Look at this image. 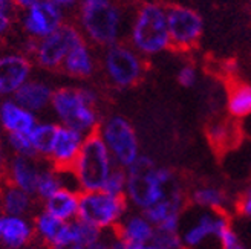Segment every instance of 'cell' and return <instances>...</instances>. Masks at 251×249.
I'll return each instance as SVG.
<instances>
[{"label":"cell","mask_w":251,"mask_h":249,"mask_svg":"<svg viewBox=\"0 0 251 249\" xmlns=\"http://www.w3.org/2000/svg\"><path fill=\"white\" fill-rule=\"evenodd\" d=\"M126 173L127 183L124 196L141 211L158 204L167 194L170 185L176 181L169 168L156 167L147 156H138L135 162L126 168Z\"/></svg>","instance_id":"cell-1"},{"label":"cell","mask_w":251,"mask_h":249,"mask_svg":"<svg viewBox=\"0 0 251 249\" xmlns=\"http://www.w3.org/2000/svg\"><path fill=\"white\" fill-rule=\"evenodd\" d=\"M117 165L98 130L86 135L81 150L69 173L80 193L100 191Z\"/></svg>","instance_id":"cell-2"},{"label":"cell","mask_w":251,"mask_h":249,"mask_svg":"<svg viewBox=\"0 0 251 249\" xmlns=\"http://www.w3.org/2000/svg\"><path fill=\"white\" fill-rule=\"evenodd\" d=\"M97 96L91 91L61 87L52 92L51 104L61 126L89 135L100 129L101 122L95 110Z\"/></svg>","instance_id":"cell-3"},{"label":"cell","mask_w":251,"mask_h":249,"mask_svg":"<svg viewBox=\"0 0 251 249\" xmlns=\"http://www.w3.org/2000/svg\"><path fill=\"white\" fill-rule=\"evenodd\" d=\"M132 42L138 51L147 55L170 47L164 6L158 3H143L140 6L132 29Z\"/></svg>","instance_id":"cell-4"},{"label":"cell","mask_w":251,"mask_h":249,"mask_svg":"<svg viewBox=\"0 0 251 249\" xmlns=\"http://www.w3.org/2000/svg\"><path fill=\"white\" fill-rule=\"evenodd\" d=\"M127 211L126 196H114L103 190L80 193L78 217L100 231L117 228Z\"/></svg>","instance_id":"cell-5"},{"label":"cell","mask_w":251,"mask_h":249,"mask_svg":"<svg viewBox=\"0 0 251 249\" xmlns=\"http://www.w3.org/2000/svg\"><path fill=\"white\" fill-rule=\"evenodd\" d=\"M117 167L129 168L140 156V144L132 124L123 116H112L98 129Z\"/></svg>","instance_id":"cell-6"},{"label":"cell","mask_w":251,"mask_h":249,"mask_svg":"<svg viewBox=\"0 0 251 249\" xmlns=\"http://www.w3.org/2000/svg\"><path fill=\"white\" fill-rule=\"evenodd\" d=\"M170 47L175 51H190L196 47L204 31V20L196 9L184 5H166Z\"/></svg>","instance_id":"cell-7"},{"label":"cell","mask_w":251,"mask_h":249,"mask_svg":"<svg viewBox=\"0 0 251 249\" xmlns=\"http://www.w3.org/2000/svg\"><path fill=\"white\" fill-rule=\"evenodd\" d=\"M81 20L89 37L98 45H112L117 40L120 12L109 0H83Z\"/></svg>","instance_id":"cell-8"},{"label":"cell","mask_w":251,"mask_h":249,"mask_svg":"<svg viewBox=\"0 0 251 249\" xmlns=\"http://www.w3.org/2000/svg\"><path fill=\"white\" fill-rule=\"evenodd\" d=\"M106 70L117 87H133L143 80V61L133 51L121 45L110 46L106 55Z\"/></svg>","instance_id":"cell-9"},{"label":"cell","mask_w":251,"mask_h":249,"mask_svg":"<svg viewBox=\"0 0 251 249\" xmlns=\"http://www.w3.org/2000/svg\"><path fill=\"white\" fill-rule=\"evenodd\" d=\"M81 42L83 39L77 29L71 24H63L52 34H49L40 45L37 60L45 69H58L63 65V60L66 58L68 52Z\"/></svg>","instance_id":"cell-10"},{"label":"cell","mask_w":251,"mask_h":249,"mask_svg":"<svg viewBox=\"0 0 251 249\" xmlns=\"http://www.w3.org/2000/svg\"><path fill=\"white\" fill-rule=\"evenodd\" d=\"M227 225H230V220L225 213H218L211 209L202 213L181 235L182 249H202L211 239L219 240L221 231Z\"/></svg>","instance_id":"cell-11"},{"label":"cell","mask_w":251,"mask_h":249,"mask_svg":"<svg viewBox=\"0 0 251 249\" xmlns=\"http://www.w3.org/2000/svg\"><path fill=\"white\" fill-rule=\"evenodd\" d=\"M86 135L69 129L66 126H58L55 141L52 144L51 153L48 159L51 165L58 171H69L77 159Z\"/></svg>","instance_id":"cell-12"},{"label":"cell","mask_w":251,"mask_h":249,"mask_svg":"<svg viewBox=\"0 0 251 249\" xmlns=\"http://www.w3.org/2000/svg\"><path fill=\"white\" fill-rule=\"evenodd\" d=\"M205 136L213 152L218 155L236 148L242 142V130L234 118L215 119L208 122L205 127Z\"/></svg>","instance_id":"cell-13"},{"label":"cell","mask_w":251,"mask_h":249,"mask_svg":"<svg viewBox=\"0 0 251 249\" xmlns=\"http://www.w3.org/2000/svg\"><path fill=\"white\" fill-rule=\"evenodd\" d=\"M42 168L35 162V158L26 156H14L6 167L8 183L14 185L17 188L26 191L31 196H35L37 182H39Z\"/></svg>","instance_id":"cell-14"},{"label":"cell","mask_w":251,"mask_h":249,"mask_svg":"<svg viewBox=\"0 0 251 249\" xmlns=\"http://www.w3.org/2000/svg\"><path fill=\"white\" fill-rule=\"evenodd\" d=\"M31 70L29 61L20 55L0 58V95L16 93L26 83Z\"/></svg>","instance_id":"cell-15"},{"label":"cell","mask_w":251,"mask_h":249,"mask_svg":"<svg viewBox=\"0 0 251 249\" xmlns=\"http://www.w3.org/2000/svg\"><path fill=\"white\" fill-rule=\"evenodd\" d=\"M35 235L34 225L23 216H2L0 242L9 249L28 248Z\"/></svg>","instance_id":"cell-16"},{"label":"cell","mask_w":251,"mask_h":249,"mask_svg":"<svg viewBox=\"0 0 251 249\" xmlns=\"http://www.w3.org/2000/svg\"><path fill=\"white\" fill-rule=\"evenodd\" d=\"M0 126L8 135H29L37 126V119L32 112L16 101H3L0 104Z\"/></svg>","instance_id":"cell-17"},{"label":"cell","mask_w":251,"mask_h":249,"mask_svg":"<svg viewBox=\"0 0 251 249\" xmlns=\"http://www.w3.org/2000/svg\"><path fill=\"white\" fill-rule=\"evenodd\" d=\"M34 232L49 249H54L55 246L61 245L71 237V229H69V222L60 220L54 216H51L46 211L35 217L32 222Z\"/></svg>","instance_id":"cell-18"},{"label":"cell","mask_w":251,"mask_h":249,"mask_svg":"<svg viewBox=\"0 0 251 249\" xmlns=\"http://www.w3.org/2000/svg\"><path fill=\"white\" fill-rule=\"evenodd\" d=\"M45 202L46 213L51 216L72 222L78 217V206H80V191L71 186H63L57 193H54L51 197H48Z\"/></svg>","instance_id":"cell-19"},{"label":"cell","mask_w":251,"mask_h":249,"mask_svg":"<svg viewBox=\"0 0 251 249\" xmlns=\"http://www.w3.org/2000/svg\"><path fill=\"white\" fill-rule=\"evenodd\" d=\"M61 16L55 5L49 2H39L29 9L25 20L26 29L35 35H49L60 28Z\"/></svg>","instance_id":"cell-20"},{"label":"cell","mask_w":251,"mask_h":249,"mask_svg":"<svg viewBox=\"0 0 251 249\" xmlns=\"http://www.w3.org/2000/svg\"><path fill=\"white\" fill-rule=\"evenodd\" d=\"M117 237L124 243H140L149 245L152 243L155 235V226L150 223L144 214H135L126 217L118 223Z\"/></svg>","instance_id":"cell-21"},{"label":"cell","mask_w":251,"mask_h":249,"mask_svg":"<svg viewBox=\"0 0 251 249\" xmlns=\"http://www.w3.org/2000/svg\"><path fill=\"white\" fill-rule=\"evenodd\" d=\"M51 99L52 91L45 83L39 81H26L14 93V101L32 113L43 110L48 104H51Z\"/></svg>","instance_id":"cell-22"},{"label":"cell","mask_w":251,"mask_h":249,"mask_svg":"<svg viewBox=\"0 0 251 249\" xmlns=\"http://www.w3.org/2000/svg\"><path fill=\"white\" fill-rule=\"evenodd\" d=\"M227 110L231 118L241 119L251 115V84L230 80L227 84Z\"/></svg>","instance_id":"cell-23"},{"label":"cell","mask_w":251,"mask_h":249,"mask_svg":"<svg viewBox=\"0 0 251 249\" xmlns=\"http://www.w3.org/2000/svg\"><path fill=\"white\" fill-rule=\"evenodd\" d=\"M32 197L26 191H23L14 185H6V188L0 193V208L3 211V216H23L32 208Z\"/></svg>","instance_id":"cell-24"},{"label":"cell","mask_w":251,"mask_h":249,"mask_svg":"<svg viewBox=\"0 0 251 249\" xmlns=\"http://www.w3.org/2000/svg\"><path fill=\"white\" fill-rule=\"evenodd\" d=\"M63 69L66 73L77 78H86L92 73V60L87 54V49L84 46V42L75 45L68 52L65 61H63Z\"/></svg>","instance_id":"cell-25"},{"label":"cell","mask_w":251,"mask_h":249,"mask_svg":"<svg viewBox=\"0 0 251 249\" xmlns=\"http://www.w3.org/2000/svg\"><path fill=\"white\" fill-rule=\"evenodd\" d=\"M57 130H58V124H51V122L39 124L37 122V126L29 133V139L34 147L35 156H42V158L48 159L49 153H51L52 144L55 141Z\"/></svg>","instance_id":"cell-26"},{"label":"cell","mask_w":251,"mask_h":249,"mask_svg":"<svg viewBox=\"0 0 251 249\" xmlns=\"http://www.w3.org/2000/svg\"><path fill=\"white\" fill-rule=\"evenodd\" d=\"M190 201L198 206L218 211V213H225L224 205L227 202V194L216 186H199V188L193 190Z\"/></svg>","instance_id":"cell-27"},{"label":"cell","mask_w":251,"mask_h":249,"mask_svg":"<svg viewBox=\"0 0 251 249\" xmlns=\"http://www.w3.org/2000/svg\"><path fill=\"white\" fill-rule=\"evenodd\" d=\"M63 171L55 170L54 167L51 168H42L39 182H37V190H35V196L40 197L42 201H46L48 197H51L54 193H57L60 188L66 186V183L63 182Z\"/></svg>","instance_id":"cell-28"},{"label":"cell","mask_w":251,"mask_h":249,"mask_svg":"<svg viewBox=\"0 0 251 249\" xmlns=\"http://www.w3.org/2000/svg\"><path fill=\"white\" fill-rule=\"evenodd\" d=\"M69 229H71V239L77 240L83 246H89L103 239V231H100L98 228L89 225V223H86L80 219L69 222Z\"/></svg>","instance_id":"cell-29"},{"label":"cell","mask_w":251,"mask_h":249,"mask_svg":"<svg viewBox=\"0 0 251 249\" xmlns=\"http://www.w3.org/2000/svg\"><path fill=\"white\" fill-rule=\"evenodd\" d=\"M126 183H127V173H126V168L121 167H115L112 170L110 176L107 178L103 191L114 194V196H124L126 193Z\"/></svg>","instance_id":"cell-30"},{"label":"cell","mask_w":251,"mask_h":249,"mask_svg":"<svg viewBox=\"0 0 251 249\" xmlns=\"http://www.w3.org/2000/svg\"><path fill=\"white\" fill-rule=\"evenodd\" d=\"M8 144L14 150L16 156H26V158H35L34 147L31 144L29 135H8Z\"/></svg>","instance_id":"cell-31"},{"label":"cell","mask_w":251,"mask_h":249,"mask_svg":"<svg viewBox=\"0 0 251 249\" xmlns=\"http://www.w3.org/2000/svg\"><path fill=\"white\" fill-rule=\"evenodd\" d=\"M152 243L166 248V249H182V242L179 232H169V231H161L155 228V235Z\"/></svg>","instance_id":"cell-32"},{"label":"cell","mask_w":251,"mask_h":249,"mask_svg":"<svg viewBox=\"0 0 251 249\" xmlns=\"http://www.w3.org/2000/svg\"><path fill=\"white\" fill-rule=\"evenodd\" d=\"M234 208H236V213L239 216L251 220V185H248L247 188L237 196L234 202Z\"/></svg>","instance_id":"cell-33"},{"label":"cell","mask_w":251,"mask_h":249,"mask_svg":"<svg viewBox=\"0 0 251 249\" xmlns=\"http://www.w3.org/2000/svg\"><path fill=\"white\" fill-rule=\"evenodd\" d=\"M196 78H198V73H196L195 66H192V65L182 66L181 70L178 72V83L182 87H192V86H195Z\"/></svg>","instance_id":"cell-34"},{"label":"cell","mask_w":251,"mask_h":249,"mask_svg":"<svg viewBox=\"0 0 251 249\" xmlns=\"http://www.w3.org/2000/svg\"><path fill=\"white\" fill-rule=\"evenodd\" d=\"M54 249H86V246H83L81 243H78L77 240H74V239H68L66 242H63L61 245L55 246Z\"/></svg>","instance_id":"cell-35"},{"label":"cell","mask_w":251,"mask_h":249,"mask_svg":"<svg viewBox=\"0 0 251 249\" xmlns=\"http://www.w3.org/2000/svg\"><path fill=\"white\" fill-rule=\"evenodd\" d=\"M12 5H14L16 8L19 9H26V8H32L34 5L39 3V0H11Z\"/></svg>","instance_id":"cell-36"},{"label":"cell","mask_w":251,"mask_h":249,"mask_svg":"<svg viewBox=\"0 0 251 249\" xmlns=\"http://www.w3.org/2000/svg\"><path fill=\"white\" fill-rule=\"evenodd\" d=\"M106 249H126V243L117 237L115 240L107 242V246H106Z\"/></svg>","instance_id":"cell-37"},{"label":"cell","mask_w":251,"mask_h":249,"mask_svg":"<svg viewBox=\"0 0 251 249\" xmlns=\"http://www.w3.org/2000/svg\"><path fill=\"white\" fill-rule=\"evenodd\" d=\"M106 246H107V242H104L101 239V240H98V242H95V243H92L89 246H86V249H106Z\"/></svg>","instance_id":"cell-38"},{"label":"cell","mask_w":251,"mask_h":249,"mask_svg":"<svg viewBox=\"0 0 251 249\" xmlns=\"http://www.w3.org/2000/svg\"><path fill=\"white\" fill-rule=\"evenodd\" d=\"M6 26H8V19H6V16L3 14V12L0 11V34L6 29Z\"/></svg>","instance_id":"cell-39"},{"label":"cell","mask_w":251,"mask_h":249,"mask_svg":"<svg viewBox=\"0 0 251 249\" xmlns=\"http://www.w3.org/2000/svg\"><path fill=\"white\" fill-rule=\"evenodd\" d=\"M6 170V159H5V153L2 150V147H0V174Z\"/></svg>","instance_id":"cell-40"},{"label":"cell","mask_w":251,"mask_h":249,"mask_svg":"<svg viewBox=\"0 0 251 249\" xmlns=\"http://www.w3.org/2000/svg\"><path fill=\"white\" fill-rule=\"evenodd\" d=\"M49 3H52V5H61V6H66V5H71L74 3L75 0H48Z\"/></svg>","instance_id":"cell-41"},{"label":"cell","mask_w":251,"mask_h":249,"mask_svg":"<svg viewBox=\"0 0 251 249\" xmlns=\"http://www.w3.org/2000/svg\"><path fill=\"white\" fill-rule=\"evenodd\" d=\"M126 249H147V245H140V243H126Z\"/></svg>","instance_id":"cell-42"},{"label":"cell","mask_w":251,"mask_h":249,"mask_svg":"<svg viewBox=\"0 0 251 249\" xmlns=\"http://www.w3.org/2000/svg\"><path fill=\"white\" fill-rule=\"evenodd\" d=\"M225 249H247L241 242H237V243H234L233 246H230V248H225Z\"/></svg>","instance_id":"cell-43"},{"label":"cell","mask_w":251,"mask_h":249,"mask_svg":"<svg viewBox=\"0 0 251 249\" xmlns=\"http://www.w3.org/2000/svg\"><path fill=\"white\" fill-rule=\"evenodd\" d=\"M147 249H166V248H161V246H158L155 243H149L147 245Z\"/></svg>","instance_id":"cell-44"},{"label":"cell","mask_w":251,"mask_h":249,"mask_svg":"<svg viewBox=\"0 0 251 249\" xmlns=\"http://www.w3.org/2000/svg\"><path fill=\"white\" fill-rule=\"evenodd\" d=\"M6 5V0H0V11H2Z\"/></svg>","instance_id":"cell-45"},{"label":"cell","mask_w":251,"mask_h":249,"mask_svg":"<svg viewBox=\"0 0 251 249\" xmlns=\"http://www.w3.org/2000/svg\"><path fill=\"white\" fill-rule=\"evenodd\" d=\"M0 228H2V217H0Z\"/></svg>","instance_id":"cell-46"},{"label":"cell","mask_w":251,"mask_h":249,"mask_svg":"<svg viewBox=\"0 0 251 249\" xmlns=\"http://www.w3.org/2000/svg\"><path fill=\"white\" fill-rule=\"evenodd\" d=\"M23 249H34V248H23Z\"/></svg>","instance_id":"cell-47"},{"label":"cell","mask_w":251,"mask_h":249,"mask_svg":"<svg viewBox=\"0 0 251 249\" xmlns=\"http://www.w3.org/2000/svg\"><path fill=\"white\" fill-rule=\"evenodd\" d=\"M250 6H251V0H250Z\"/></svg>","instance_id":"cell-48"}]
</instances>
